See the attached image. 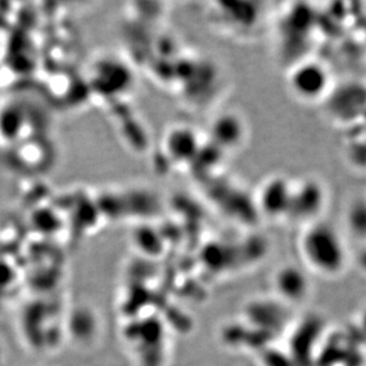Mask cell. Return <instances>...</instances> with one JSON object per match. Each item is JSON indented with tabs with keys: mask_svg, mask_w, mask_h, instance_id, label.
<instances>
[{
	"mask_svg": "<svg viewBox=\"0 0 366 366\" xmlns=\"http://www.w3.org/2000/svg\"><path fill=\"white\" fill-rule=\"evenodd\" d=\"M299 251L310 271L328 277L344 272L349 260L339 230L323 220H315L304 228L299 237Z\"/></svg>",
	"mask_w": 366,
	"mask_h": 366,
	"instance_id": "cell-1",
	"label": "cell"
},
{
	"mask_svg": "<svg viewBox=\"0 0 366 366\" xmlns=\"http://www.w3.org/2000/svg\"><path fill=\"white\" fill-rule=\"evenodd\" d=\"M330 71L318 60H302L294 65L288 76L290 93L304 102H314L328 93Z\"/></svg>",
	"mask_w": 366,
	"mask_h": 366,
	"instance_id": "cell-2",
	"label": "cell"
},
{
	"mask_svg": "<svg viewBox=\"0 0 366 366\" xmlns=\"http://www.w3.org/2000/svg\"><path fill=\"white\" fill-rule=\"evenodd\" d=\"M292 194L293 183L282 176H274L263 181L258 192V204L267 217H288Z\"/></svg>",
	"mask_w": 366,
	"mask_h": 366,
	"instance_id": "cell-3",
	"label": "cell"
},
{
	"mask_svg": "<svg viewBox=\"0 0 366 366\" xmlns=\"http://www.w3.org/2000/svg\"><path fill=\"white\" fill-rule=\"evenodd\" d=\"M325 191L317 181H302L293 184V194L288 217L297 220H305L310 225L315 220L323 210Z\"/></svg>",
	"mask_w": 366,
	"mask_h": 366,
	"instance_id": "cell-4",
	"label": "cell"
},
{
	"mask_svg": "<svg viewBox=\"0 0 366 366\" xmlns=\"http://www.w3.org/2000/svg\"><path fill=\"white\" fill-rule=\"evenodd\" d=\"M276 292L288 301H301L310 289L308 279L295 266H284L280 268L274 277Z\"/></svg>",
	"mask_w": 366,
	"mask_h": 366,
	"instance_id": "cell-5",
	"label": "cell"
},
{
	"mask_svg": "<svg viewBox=\"0 0 366 366\" xmlns=\"http://www.w3.org/2000/svg\"><path fill=\"white\" fill-rule=\"evenodd\" d=\"M211 134L217 145L227 150L236 148L244 140V124L235 114H225L214 121Z\"/></svg>",
	"mask_w": 366,
	"mask_h": 366,
	"instance_id": "cell-6",
	"label": "cell"
}]
</instances>
